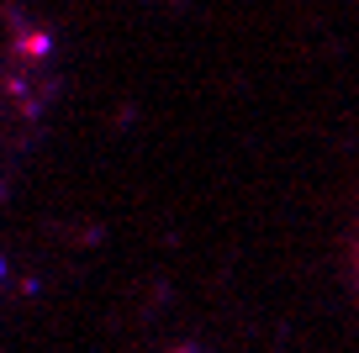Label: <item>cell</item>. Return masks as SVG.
Instances as JSON below:
<instances>
[{
    "label": "cell",
    "mask_w": 359,
    "mask_h": 353,
    "mask_svg": "<svg viewBox=\"0 0 359 353\" xmlns=\"http://www.w3.org/2000/svg\"><path fill=\"white\" fill-rule=\"evenodd\" d=\"M180 353H191V348H180Z\"/></svg>",
    "instance_id": "6da1fadb"
}]
</instances>
